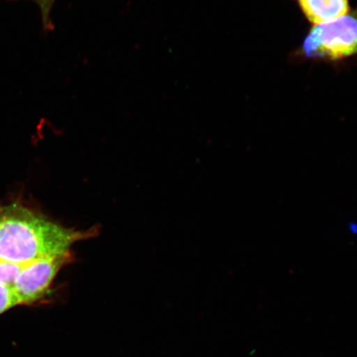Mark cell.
I'll list each match as a JSON object with an SVG mask.
<instances>
[{
    "label": "cell",
    "mask_w": 357,
    "mask_h": 357,
    "mask_svg": "<svg viewBox=\"0 0 357 357\" xmlns=\"http://www.w3.org/2000/svg\"><path fill=\"white\" fill-rule=\"evenodd\" d=\"M348 227H349L350 233L351 231V233L357 234V225H354V223H350V225H348Z\"/></svg>",
    "instance_id": "ba28073f"
},
{
    "label": "cell",
    "mask_w": 357,
    "mask_h": 357,
    "mask_svg": "<svg viewBox=\"0 0 357 357\" xmlns=\"http://www.w3.org/2000/svg\"><path fill=\"white\" fill-rule=\"evenodd\" d=\"M24 265L0 260V284L13 288Z\"/></svg>",
    "instance_id": "5b68a950"
},
{
    "label": "cell",
    "mask_w": 357,
    "mask_h": 357,
    "mask_svg": "<svg viewBox=\"0 0 357 357\" xmlns=\"http://www.w3.org/2000/svg\"><path fill=\"white\" fill-rule=\"evenodd\" d=\"M298 3L314 26L340 19L350 12L348 0H298Z\"/></svg>",
    "instance_id": "277c9868"
},
{
    "label": "cell",
    "mask_w": 357,
    "mask_h": 357,
    "mask_svg": "<svg viewBox=\"0 0 357 357\" xmlns=\"http://www.w3.org/2000/svg\"><path fill=\"white\" fill-rule=\"evenodd\" d=\"M55 0H41V2L39 3L40 8H41L44 28L47 30L52 29L50 15Z\"/></svg>",
    "instance_id": "52a82bcc"
},
{
    "label": "cell",
    "mask_w": 357,
    "mask_h": 357,
    "mask_svg": "<svg viewBox=\"0 0 357 357\" xmlns=\"http://www.w3.org/2000/svg\"><path fill=\"white\" fill-rule=\"evenodd\" d=\"M17 305L15 294L10 287L0 284V314Z\"/></svg>",
    "instance_id": "8992f818"
},
{
    "label": "cell",
    "mask_w": 357,
    "mask_h": 357,
    "mask_svg": "<svg viewBox=\"0 0 357 357\" xmlns=\"http://www.w3.org/2000/svg\"><path fill=\"white\" fill-rule=\"evenodd\" d=\"M34 1H37L38 3L41 2V0H34Z\"/></svg>",
    "instance_id": "9c48e42d"
},
{
    "label": "cell",
    "mask_w": 357,
    "mask_h": 357,
    "mask_svg": "<svg viewBox=\"0 0 357 357\" xmlns=\"http://www.w3.org/2000/svg\"><path fill=\"white\" fill-rule=\"evenodd\" d=\"M302 48L303 54L312 59L336 61L357 54V10L314 26Z\"/></svg>",
    "instance_id": "7a4b0ae2"
},
{
    "label": "cell",
    "mask_w": 357,
    "mask_h": 357,
    "mask_svg": "<svg viewBox=\"0 0 357 357\" xmlns=\"http://www.w3.org/2000/svg\"><path fill=\"white\" fill-rule=\"evenodd\" d=\"M73 258L69 252L24 265L12 288L17 305H32L46 296L61 268L73 261Z\"/></svg>",
    "instance_id": "3957f363"
},
{
    "label": "cell",
    "mask_w": 357,
    "mask_h": 357,
    "mask_svg": "<svg viewBox=\"0 0 357 357\" xmlns=\"http://www.w3.org/2000/svg\"><path fill=\"white\" fill-rule=\"evenodd\" d=\"M97 231L67 229L22 205H8L0 208V260L25 265L69 253L71 245Z\"/></svg>",
    "instance_id": "6da1fadb"
}]
</instances>
